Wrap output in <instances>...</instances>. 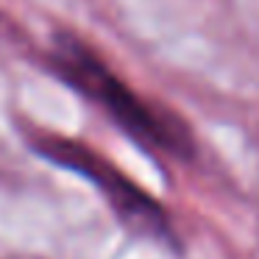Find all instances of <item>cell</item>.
Masks as SVG:
<instances>
[{
  "label": "cell",
  "instance_id": "obj_1",
  "mask_svg": "<svg viewBox=\"0 0 259 259\" xmlns=\"http://www.w3.org/2000/svg\"><path fill=\"white\" fill-rule=\"evenodd\" d=\"M53 67L70 87L101 106L137 145L159 156L190 159L192 137L179 117L156 109L153 103L142 101L90 45L70 34H59L53 39Z\"/></svg>",
  "mask_w": 259,
  "mask_h": 259
},
{
  "label": "cell",
  "instance_id": "obj_2",
  "mask_svg": "<svg viewBox=\"0 0 259 259\" xmlns=\"http://www.w3.org/2000/svg\"><path fill=\"white\" fill-rule=\"evenodd\" d=\"M36 148L48 159H53L59 164H67V167L78 170L84 179H90L103 192V198L109 201V206L114 209V214L120 218L123 226H128L131 231L145 234L156 242H170L173 245V226H170L167 214L162 212V206L151 195H145L134 181L125 179L120 170H114L106 159L92 153L81 142L59 140V137L36 140Z\"/></svg>",
  "mask_w": 259,
  "mask_h": 259
}]
</instances>
